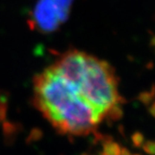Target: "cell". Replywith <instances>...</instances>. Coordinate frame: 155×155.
<instances>
[{
    "label": "cell",
    "instance_id": "cell-2",
    "mask_svg": "<svg viewBox=\"0 0 155 155\" xmlns=\"http://www.w3.org/2000/svg\"><path fill=\"white\" fill-rule=\"evenodd\" d=\"M52 64L104 121L120 115L123 96L116 72L107 62L83 51L70 50L61 54Z\"/></svg>",
    "mask_w": 155,
    "mask_h": 155
},
{
    "label": "cell",
    "instance_id": "cell-1",
    "mask_svg": "<svg viewBox=\"0 0 155 155\" xmlns=\"http://www.w3.org/2000/svg\"><path fill=\"white\" fill-rule=\"evenodd\" d=\"M33 101L51 125L64 135L87 136L104 121L53 64L37 74Z\"/></svg>",
    "mask_w": 155,
    "mask_h": 155
},
{
    "label": "cell",
    "instance_id": "cell-3",
    "mask_svg": "<svg viewBox=\"0 0 155 155\" xmlns=\"http://www.w3.org/2000/svg\"><path fill=\"white\" fill-rule=\"evenodd\" d=\"M74 0H38L29 19L30 27L40 33L57 30L68 20Z\"/></svg>",
    "mask_w": 155,
    "mask_h": 155
}]
</instances>
